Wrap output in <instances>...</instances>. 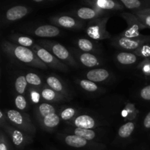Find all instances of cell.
Wrapping results in <instances>:
<instances>
[{
	"label": "cell",
	"mask_w": 150,
	"mask_h": 150,
	"mask_svg": "<svg viewBox=\"0 0 150 150\" xmlns=\"http://www.w3.org/2000/svg\"><path fill=\"white\" fill-rule=\"evenodd\" d=\"M86 79L95 83L106 82L112 77V73L103 68H95L88 71L86 74Z\"/></svg>",
	"instance_id": "obj_11"
},
{
	"label": "cell",
	"mask_w": 150,
	"mask_h": 150,
	"mask_svg": "<svg viewBox=\"0 0 150 150\" xmlns=\"http://www.w3.org/2000/svg\"><path fill=\"white\" fill-rule=\"evenodd\" d=\"M134 54H136L138 57H141L142 58L150 59V45L145 44L142 46L139 47L134 51Z\"/></svg>",
	"instance_id": "obj_33"
},
{
	"label": "cell",
	"mask_w": 150,
	"mask_h": 150,
	"mask_svg": "<svg viewBox=\"0 0 150 150\" xmlns=\"http://www.w3.org/2000/svg\"><path fill=\"white\" fill-rule=\"evenodd\" d=\"M62 140L67 146L74 148H86L88 149L94 150H102L106 148L105 144L98 142H90L73 134L62 136Z\"/></svg>",
	"instance_id": "obj_7"
},
{
	"label": "cell",
	"mask_w": 150,
	"mask_h": 150,
	"mask_svg": "<svg viewBox=\"0 0 150 150\" xmlns=\"http://www.w3.org/2000/svg\"><path fill=\"white\" fill-rule=\"evenodd\" d=\"M138 17L144 26L150 28V16L146 14H138Z\"/></svg>",
	"instance_id": "obj_38"
},
{
	"label": "cell",
	"mask_w": 150,
	"mask_h": 150,
	"mask_svg": "<svg viewBox=\"0 0 150 150\" xmlns=\"http://www.w3.org/2000/svg\"><path fill=\"white\" fill-rule=\"evenodd\" d=\"M78 58L83 65L87 67H94L102 64L100 59L90 53H80Z\"/></svg>",
	"instance_id": "obj_20"
},
{
	"label": "cell",
	"mask_w": 150,
	"mask_h": 150,
	"mask_svg": "<svg viewBox=\"0 0 150 150\" xmlns=\"http://www.w3.org/2000/svg\"><path fill=\"white\" fill-rule=\"evenodd\" d=\"M144 126L146 129L150 128V112L148 113L145 117L144 120Z\"/></svg>",
	"instance_id": "obj_39"
},
{
	"label": "cell",
	"mask_w": 150,
	"mask_h": 150,
	"mask_svg": "<svg viewBox=\"0 0 150 150\" xmlns=\"http://www.w3.org/2000/svg\"><path fill=\"white\" fill-rule=\"evenodd\" d=\"M0 150H13L10 142L3 130L0 132Z\"/></svg>",
	"instance_id": "obj_34"
},
{
	"label": "cell",
	"mask_w": 150,
	"mask_h": 150,
	"mask_svg": "<svg viewBox=\"0 0 150 150\" xmlns=\"http://www.w3.org/2000/svg\"><path fill=\"white\" fill-rule=\"evenodd\" d=\"M45 83L51 89H54L56 92L62 94L66 98H70V95L68 92V89H67V86H65V84L63 83V81L59 78L51 75V76H48L46 78V79H45Z\"/></svg>",
	"instance_id": "obj_12"
},
{
	"label": "cell",
	"mask_w": 150,
	"mask_h": 150,
	"mask_svg": "<svg viewBox=\"0 0 150 150\" xmlns=\"http://www.w3.org/2000/svg\"><path fill=\"white\" fill-rule=\"evenodd\" d=\"M54 113H56L55 107L48 103H42L38 104L35 108V114L38 120Z\"/></svg>",
	"instance_id": "obj_19"
},
{
	"label": "cell",
	"mask_w": 150,
	"mask_h": 150,
	"mask_svg": "<svg viewBox=\"0 0 150 150\" xmlns=\"http://www.w3.org/2000/svg\"><path fill=\"white\" fill-rule=\"evenodd\" d=\"M66 132H67L69 134H73L80 136V137L83 138L90 142H93L97 138V133L92 129H83L73 127V128L70 127L67 129Z\"/></svg>",
	"instance_id": "obj_18"
},
{
	"label": "cell",
	"mask_w": 150,
	"mask_h": 150,
	"mask_svg": "<svg viewBox=\"0 0 150 150\" xmlns=\"http://www.w3.org/2000/svg\"><path fill=\"white\" fill-rule=\"evenodd\" d=\"M52 21L54 24L57 25L60 27L65 28V29H78L81 26V23H80V22L70 16H60L57 18L53 19Z\"/></svg>",
	"instance_id": "obj_16"
},
{
	"label": "cell",
	"mask_w": 150,
	"mask_h": 150,
	"mask_svg": "<svg viewBox=\"0 0 150 150\" xmlns=\"http://www.w3.org/2000/svg\"><path fill=\"white\" fill-rule=\"evenodd\" d=\"M138 56L134 53L122 51L116 56L117 62L122 65H131L136 63L138 59Z\"/></svg>",
	"instance_id": "obj_21"
},
{
	"label": "cell",
	"mask_w": 150,
	"mask_h": 150,
	"mask_svg": "<svg viewBox=\"0 0 150 150\" xmlns=\"http://www.w3.org/2000/svg\"><path fill=\"white\" fill-rule=\"evenodd\" d=\"M139 67H141L142 70H143L144 73L147 76H150V60L149 59H145Z\"/></svg>",
	"instance_id": "obj_36"
},
{
	"label": "cell",
	"mask_w": 150,
	"mask_h": 150,
	"mask_svg": "<svg viewBox=\"0 0 150 150\" xmlns=\"http://www.w3.org/2000/svg\"><path fill=\"white\" fill-rule=\"evenodd\" d=\"M99 13L96 10L89 7H81L77 11L78 17L83 20H89L96 18Z\"/></svg>",
	"instance_id": "obj_25"
},
{
	"label": "cell",
	"mask_w": 150,
	"mask_h": 150,
	"mask_svg": "<svg viewBox=\"0 0 150 150\" xmlns=\"http://www.w3.org/2000/svg\"><path fill=\"white\" fill-rule=\"evenodd\" d=\"M28 82L26 81V76H19L15 81V89L18 95H24L27 88Z\"/></svg>",
	"instance_id": "obj_26"
},
{
	"label": "cell",
	"mask_w": 150,
	"mask_h": 150,
	"mask_svg": "<svg viewBox=\"0 0 150 150\" xmlns=\"http://www.w3.org/2000/svg\"><path fill=\"white\" fill-rule=\"evenodd\" d=\"M78 110L73 107H67L62 109L59 112V117L63 121H70L76 117Z\"/></svg>",
	"instance_id": "obj_28"
},
{
	"label": "cell",
	"mask_w": 150,
	"mask_h": 150,
	"mask_svg": "<svg viewBox=\"0 0 150 150\" xmlns=\"http://www.w3.org/2000/svg\"><path fill=\"white\" fill-rule=\"evenodd\" d=\"M5 114L7 121L10 124L23 130L33 138L35 137L36 134V128L29 114L24 111L13 109L6 110Z\"/></svg>",
	"instance_id": "obj_3"
},
{
	"label": "cell",
	"mask_w": 150,
	"mask_h": 150,
	"mask_svg": "<svg viewBox=\"0 0 150 150\" xmlns=\"http://www.w3.org/2000/svg\"><path fill=\"white\" fill-rule=\"evenodd\" d=\"M69 125L73 127H79L83 129H93L96 128L98 126L102 125L103 123L98 122L91 116L87 114H81L75 117L68 122Z\"/></svg>",
	"instance_id": "obj_10"
},
{
	"label": "cell",
	"mask_w": 150,
	"mask_h": 150,
	"mask_svg": "<svg viewBox=\"0 0 150 150\" xmlns=\"http://www.w3.org/2000/svg\"><path fill=\"white\" fill-rule=\"evenodd\" d=\"M121 1L128 9L139 8L142 5V3L139 0H121Z\"/></svg>",
	"instance_id": "obj_35"
},
{
	"label": "cell",
	"mask_w": 150,
	"mask_h": 150,
	"mask_svg": "<svg viewBox=\"0 0 150 150\" xmlns=\"http://www.w3.org/2000/svg\"><path fill=\"white\" fill-rule=\"evenodd\" d=\"M41 89L40 88L35 87V86H31L30 88L29 89V98L30 100L32 101L33 103L36 104L38 103L41 99ZM42 100V99H41Z\"/></svg>",
	"instance_id": "obj_32"
},
{
	"label": "cell",
	"mask_w": 150,
	"mask_h": 150,
	"mask_svg": "<svg viewBox=\"0 0 150 150\" xmlns=\"http://www.w3.org/2000/svg\"><path fill=\"white\" fill-rule=\"evenodd\" d=\"M60 29L54 25H42L34 30L33 35L40 38H54L59 35Z\"/></svg>",
	"instance_id": "obj_14"
},
{
	"label": "cell",
	"mask_w": 150,
	"mask_h": 150,
	"mask_svg": "<svg viewBox=\"0 0 150 150\" xmlns=\"http://www.w3.org/2000/svg\"><path fill=\"white\" fill-rule=\"evenodd\" d=\"M141 98L145 100H150V85L142 88L140 91Z\"/></svg>",
	"instance_id": "obj_37"
},
{
	"label": "cell",
	"mask_w": 150,
	"mask_h": 150,
	"mask_svg": "<svg viewBox=\"0 0 150 150\" xmlns=\"http://www.w3.org/2000/svg\"><path fill=\"white\" fill-rule=\"evenodd\" d=\"M150 42V36L141 35L137 38H125L117 36L113 40L112 44L119 48L125 50H136L139 47Z\"/></svg>",
	"instance_id": "obj_6"
},
{
	"label": "cell",
	"mask_w": 150,
	"mask_h": 150,
	"mask_svg": "<svg viewBox=\"0 0 150 150\" xmlns=\"http://www.w3.org/2000/svg\"><path fill=\"white\" fill-rule=\"evenodd\" d=\"M123 17L127 21V28L124 32H122L119 36L129 38H137L141 35L140 30L146 28V26L142 23L138 16H135L130 14H124Z\"/></svg>",
	"instance_id": "obj_9"
},
{
	"label": "cell",
	"mask_w": 150,
	"mask_h": 150,
	"mask_svg": "<svg viewBox=\"0 0 150 150\" xmlns=\"http://www.w3.org/2000/svg\"><path fill=\"white\" fill-rule=\"evenodd\" d=\"M38 44L49 51L57 58L66 64H69L72 67L78 66L77 62L73 57L71 53L62 44L48 40H40L38 41Z\"/></svg>",
	"instance_id": "obj_4"
},
{
	"label": "cell",
	"mask_w": 150,
	"mask_h": 150,
	"mask_svg": "<svg viewBox=\"0 0 150 150\" xmlns=\"http://www.w3.org/2000/svg\"><path fill=\"white\" fill-rule=\"evenodd\" d=\"M38 121L41 128L45 131H52L59 125L61 119L59 114L54 113Z\"/></svg>",
	"instance_id": "obj_13"
},
{
	"label": "cell",
	"mask_w": 150,
	"mask_h": 150,
	"mask_svg": "<svg viewBox=\"0 0 150 150\" xmlns=\"http://www.w3.org/2000/svg\"><path fill=\"white\" fill-rule=\"evenodd\" d=\"M32 49L35 51L40 59L42 62L45 63L48 67L62 72H67L69 70L67 64L57 58L54 54H51L49 51L45 49V48L40 45L39 44L35 43Z\"/></svg>",
	"instance_id": "obj_5"
},
{
	"label": "cell",
	"mask_w": 150,
	"mask_h": 150,
	"mask_svg": "<svg viewBox=\"0 0 150 150\" xmlns=\"http://www.w3.org/2000/svg\"><path fill=\"white\" fill-rule=\"evenodd\" d=\"M0 125L5 133L10 136L12 143L17 149H23L25 146L33 142L32 136L8 122L5 112L3 111L0 112Z\"/></svg>",
	"instance_id": "obj_2"
},
{
	"label": "cell",
	"mask_w": 150,
	"mask_h": 150,
	"mask_svg": "<svg viewBox=\"0 0 150 150\" xmlns=\"http://www.w3.org/2000/svg\"><path fill=\"white\" fill-rule=\"evenodd\" d=\"M1 49L15 62L42 70H46L48 68V66L40 59L32 48L21 46L4 40L1 42Z\"/></svg>",
	"instance_id": "obj_1"
},
{
	"label": "cell",
	"mask_w": 150,
	"mask_h": 150,
	"mask_svg": "<svg viewBox=\"0 0 150 150\" xmlns=\"http://www.w3.org/2000/svg\"><path fill=\"white\" fill-rule=\"evenodd\" d=\"M77 46L81 51L83 52L90 53V52H97V47L95 44L90 41L89 40L86 38H80L77 41Z\"/></svg>",
	"instance_id": "obj_23"
},
{
	"label": "cell",
	"mask_w": 150,
	"mask_h": 150,
	"mask_svg": "<svg viewBox=\"0 0 150 150\" xmlns=\"http://www.w3.org/2000/svg\"><path fill=\"white\" fill-rule=\"evenodd\" d=\"M96 4L100 9L102 10H114V9H120L119 4L113 0H97Z\"/></svg>",
	"instance_id": "obj_29"
},
{
	"label": "cell",
	"mask_w": 150,
	"mask_h": 150,
	"mask_svg": "<svg viewBox=\"0 0 150 150\" xmlns=\"http://www.w3.org/2000/svg\"><path fill=\"white\" fill-rule=\"evenodd\" d=\"M16 107L21 111H25L28 108V103L23 95H18L15 98Z\"/></svg>",
	"instance_id": "obj_31"
},
{
	"label": "cell",
	"mask_w": 150,
	"mask_h": 150,
	"mask_svg": "<svg viewBox=\"0 0 150 150\" xmlns=\"http://www.w3.org/2000/svg\"><path fill=\"white\" fill-rule=\"evenodd\" d=\"M139 14H146V15H149L150 16V9L148 11H142L139 13Z\"/></svg>",
	"instance_id": "obj_40"
},
{
	"label": "cell",
	"mask_w": 150,
	"mask_h": 150,
	"mask_svg": "<svg viewBox=\"0 0 150 150\" xmlns=\"http://www.w3.org/2000/svg\"><path fill=\"white\" fill-rule=\"evenodd\" d=\"M41 99L46 102H62L67 98L62 94L51 89L48 86H43L41 89Z\"/></svg>",
	"instance_id": "obj_15"
},
{
	"label": "cell",
	"mask_w": 150,
	"mask_h": 150,
	"mask_svg": "<svg viewBox=\"0 0 150 150\" xmlns=\"http://www.w3.org/2000/svg\"><path fill=\"white\" fill-rule=\"evenodd\" d=\"M27 13L28 9L24 6H15L7 10L6 13V18L10 21H15L23 18Z\"/></svg>",
	"instance_id": "obj_17"
},
{
	"label": "cell",
	"mask_w": 150,
	"mask_h": 150,
	"mask_svg": "<svg viewBox=\"0 0 150 150\" xmlns=\"http://www.w3.org/2000/svg\"><path fill=\"white\" fill-rule=\"evenodd\" d=\"M33 1H36V2H40V1H43V0H33Z\"/></svg>",
	"instance_id": "obj_41"
},
{
	"label": "cell",
	"mask_w": 150,
	"mask_h": 150,
	"mask_svg": "<svg viewBox=\"0 0 150 150\" xmlns=\"http://www.w3.org/2000/svg\"><path fill=\"white\" fill-rule=\"evenodd\" d=\"M79 83L83 90L88 92H97L100 89L96 83L88 79H81L79 81Z\"/></svg>",
	"instance_id": "obj_27"
},
{
	"label": "cell",
	"mask_w": 150,
	"mask_h": 150,
	"mask_svg": "<svg viewBox=\"0 0 150 150\" xmlns=\"http://www.w3.org/2000/svg\"><path fill=\"white\" fill-rule=\"evenodd\" d=\"M26 79L28 84L35 87L40 88L42 85V81L38 74L34 73H29L26 75Z\"/></svg>",
	"instance_id": "obj_30"
},
{
	"label": "cell",
	"mask_w": 150,
	"mask_h": 150,
	"mask_svg": "<svg viewBox=\"0 0 150 150\" xmlns=\"http://www.w3.org/2000/svg\"><path fill=\"white\" fill-rule=\"evenodd\" d=\"M136 125L133 122H128L120 127L118 131V136L122 139H127L132 135L134 131Z\"/></svg>",
	"instance_id": "obj_24"
},
{
	"label": "cell",
	"mask_w": 150,
	"mask_h": 150,
	"mask_svg": "<svg viewBox=\"0 0 150 150\" xmlns=\"http://www.w3.org/2000/svg\"><path fill=\"white\" fill-rule=\"evenodd\" d=\"M107 20L108 18H105L92 22L86 29L88 36L95 40H103L111 38V35L106 30Z\"/></svg>",
	"instance_id": "obj_8"
},
{
	"label": "cell",
	"mask_w": 150,
	"mask_h": 150,
	"mask_svg": "<svg viewBox=\"0 0 150 150\" xmlns=\"http://www.w3.org/2000/svg\"><path fill=\"white\" fill-rule=\"evenodd\" d=\"M10 39L11 40L12 42L21 46L26 47V48H32V47L35 45L36 42H34V40L32 39L29 37L23 36V35H19L18 34H14L10 37Z\"/></svg>",
	"instance_id": "obj_22"
}]
</instances>
